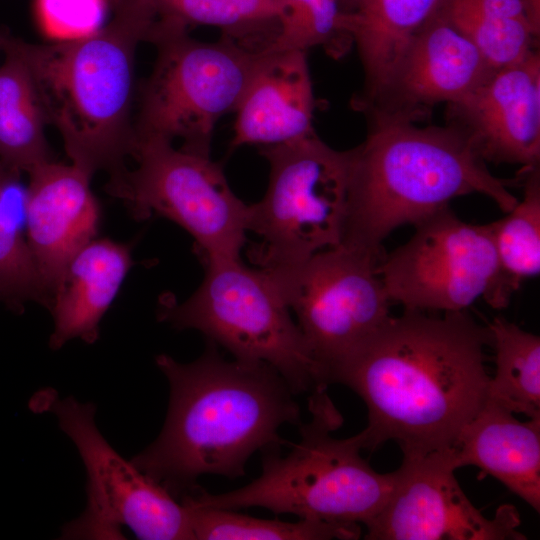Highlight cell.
<instances>
[{
  "instance_id": "3957f363",
  "label": "cell",
  "mask_w": 540,
  "mask_h": 540,
  "mask_svg": "<svg viewBox=\"0 0 540 540\" xmlns=\"http://www.w3.org/2000/svg\"><path fill=\"white\" fill-rule=\"evenodd\" d=\"M114 16L84 36L29 43L0 32V51L27 66L48 124L71 163L91 177L116 174L134 144L132 102L136 49L149 42L156 14L146 0H113Z\"/></svg>"
},
{
  "instance_id": "7402d4cb",
  "label": "cell",
  "mask_w": 540,
  "mask_h": 540,
  "mask_svg": "<svg viewBox=\"0 0 540 540\" xmlns=\"http://www.w3.org/2000/svg\"><path fill=\"white\" fill-rule=\"evenodd\" d=\"M523 171V197L504 217L489 223L497 276L486 303L494 309L507 307L522 283L540 273V170Z\"/></svg>"
},
{
  "instance_id": "ba28073f",
  "label": "cell",
  "mask_w": 540,
  "mask_h": 540,
  "mask_svg": "<svg viewBox=\"0 0 540 540\" xmlns=\"http://www.w3.org/2000/svg\"><path fill=\"white\" fill-rule=\"evenodd\" d=\"M151 44L157 56L141 88L134 144L179 140V149L210 156L217 122L235 111L264 50L223 36L199 41L167 24L157 25Z\"/></svg>"
},
{
  "instance_id": "2e32d148",
  "label": "cell",
  "mask_w": 540,
  "mask_h": 540,
  "mask_svg": "<svg viewBox=\"0 0 540 540\" xmlns=\"http://www.w3.org/2000/svg\"><path fill=\"white\" fill-rule=\"evenodd\" d=\"M28 175L26 240L40 280L52 299L70 259L96 236L100 207L90 188L91 176L72 163L51 160Z\"/></svg>"
},
{
  "instance_id": "d4e9b609",
  "label": "cell",
  "mask_w": 540,
  "mask_h": 540,
  "mask_svg": "<svg viewBox=\"0 0 540 540\" xmlns=\"http://www.w3.org/2000/svg\"><path fill=\"white\" fill-rule=\"evenodd\" d=\"M488 327L495 349V374L488 400L528 418L540 417V338L503 317Z\"/></svg>"
},
{
  "instance_id": "4fadbf2b",
  "label": "cell",
  "mask_w": 540,
  "mask_h": 540,
  "mask_svg": "<svg viewBox=\"0 0 540 540\" xmlns=\"http://www.w3.org/2000/svg\"><path fill=\"white\" fill-rule=\"evenodd\" d=\"M450 450V449H449ZM449 450L403 458L393 492L365 527L368 540H525L517 509L486 518L454 476Z\"/></svg>"
},
{
  "instance_id": "7c38bea8",
  "label": "cell",
  "mask_w": 540,
  "mask_h": 540,
  "mask_svg": "<svg viewBox=\"0 0 540 540\" xmlns=\"http://www.w3.org/2000/svg\"><path fill=\"white\" fill-rule=\"evenodd\" d=\"M413 226L410 239L377 265L392 304L450 312L486 302L497 276L489 223H467L446 207Z\"/></svg>"
},
{
  "instance_id": "ac0fdd59",
  "label": "cell",
  "mask_w": 540,
  "mask_h": 540,
  "mask_svg": "<svg viewBox=\"0 0 540 540\" xmlns=\"http://www.w3.org/2000/svg\"><path fill=\"white\" fill-rule=\"evenodd\" d=\"M449 456L455 469L476 466L540 511V417L522 422L486 399Z\"/></svg>"
},
{
  "instance_id": "8fae6325",
  "label": "cell",
  "mask_w": 540,
  "mask_h": 540,
  "mask_svg": "<svg viewBox=\"0 0 540 540\" xmlns=\"http://www.w3.org/2000/svg\"><path fill=\"white\" fill-rule=\"evenodd\" d=\"M379 261L339 245L296 268L266 272L295 312L328 385L333 371L391 316L392 302L377 273Z\"/></svg>"
},
{
  "instance_id": "9a60e30c",
  "label": "cell",
  "mask_w": 540,
  "mask_h": 540,
  "mask_svg": "<svg viewBox=\"0 0 540 540\" xmlns=\"http://www.w3.org/2000/svg\"><path fill=\"white\" fill-rule=\"evenodd\" d=\"M451 123L462 128L486 162H540V53L494 70L459 103L449 105Z\"/></svg>"
},
{
  "instance_id": "f1b7e54d",
  "label": "cell",
  "mask_w": 540,
  "mask_h": 540,
  "mask_svg": "<svg viewBox=\"0 0 540 540\" xmlns=\"http://www.w3.org/2000/svg\"><path fill=\"white\" fill-rule=\"evenodd\" d=\"M104 4L105 0H37L36 9L46 32L60 39H71L99 28Z\"/></svg>"
},
{
  "instance_id": "5bb4252c",
  "label": "cell",
  "mask_w": 540,
  "mask_h": 540,
  "mask_svg": "<svg viewBox=\"0 0 540 540\" xmlns=\"http://www.w3.org/2000/svg\"><path fill=\"white\" fill-rule=\"evenodd\" d=\"M493 71L472 42L436 9L361 111L415 122L438 103L464 100Z\"/></svg>"
},
{
  "instance_id": "484cf974",
  "label": "cell",
  "mask_w": 540,
  "mask_h": 540,
  "mask_svg": "<svg viewBox=\"0 0 540 540\" xmlns=\"http://www.w3.org/2000/svg\"><path fill=\"white\" fill-rule=\"evenodd\" d=\"M179 501L188 511L194 540H354L362 531L358 524L304 518L297 522L261 519L230 509Z\"/></svg>"
},
{
  "instance_id": "6da1fadb",
  "label": "cell",
  "mask_w": 540,
  "mask_h": 540,
  "mask_svg": "<svg viewBox=\"0 0 540 540\" xmlns=\"http://www.w3.org/2000/svg\"><path fill=\"white\" fill-rule=\"evenodd\" d=\"M487 326L467 312L409 310L388 320L332 373L331 383L356 392L368 423L362 449L388 440L403 458L446 451L487 398Z\"/></svg>"
},
{
  "instance_id": "30bf717a",
  "label": "cell",
  "mask_w": 540,
  "mask_h": 540,
  "mask_svg": "<svg viewBox=\"0 0 540 540\" xmlns=\"http://www.w3.org/2000/svg\"><path fill=\"white\" fill-rule=\"evenodd\" d=\"M30 405L58 418L87 471V508L64 528V536L115 539L125 527L143 540H194L186 507L110 446L96 427L93 404L59 398L46 389Z\"/></svg>"
},
{
  "instance_id": "83f0119b",
  "label": "cell",
  "mask_w": 540,
  "mask_h": 540,
  "mask_svg": "<svg viewBox=\"0 0 540 540\" xmlns=\"http://www.w3.org/2000/svg\"><path fill=\"white\" fill-rule=\"evenodd\" d=\"M275 1L282 11L280 30L266 50L307 52L319 46L338 58L353 44L340 0Z\"/></svg>"
},
{
  "instance_id": "1f68e13d",
  "label": "cell",
  "mask_w": 540,
  "mask_h": 540,
  "mask_svg": "<svg viewBox=\"0 0 540 540\" xmlns=\"http://www.w3.org/2000/svg\"><path fill=\"white\" fill-rule=\"evenodd\" d=\"M340 2H341V0H340Z\"/></svg>"
},
{
  "instance_id": "52a82bcc",
  "label": "cell",
  "mask_w": 540,
  "mask_h": 540,
  "mask_svg": "<svg viewBox=\"0 0 540 540\" xmlns=\"http://www.w3.org/2000/svg\"><path fill=\"white\" fill-rule=\"evenodd\" d=\"M204 265L198 289L180 304L165 298L160 320L200 331L235 359L269 364L295 394L327 388L323 370L269 275L240 258Z\"/></svg>"
},
{
  "instance_id": "f546056e",
  "label": "cell",
  "mask_w": 540,
  "mask_h": 540,
  "mask_svg": "<svg viewBox=\"0 0 540 540\" xmlns=\"http://www.w3.org/2000/svg\"><path fill=\"white\" fill-rule=\"evenodd\" d=\"M462 1L470 4L471 6L475 7L476 9L486 14L499 16V17H505V18L520 19V20H525L528 22L521 0H462Z\"/></svg>"
},
{
  "instance_id": "d6986e66",
  "label": "cell",
  "mask_w": 540,
  "mask_h": 540,
  "mask_svg": "<svg viewBox=\"0 0 540 540\" xmlns=\"http://www.w3.org/2000/svg\"><path fill=\"white\" fill-rule=\"evenodd\" d=\"M131 265L130 247L109 239H92L75 253L52 293V349L73 338L96 341L99 323Z\"/></svg>"
},
{
  "instance_id": "e0dca14e",
  "label": "cell",
  "mask_w": 540,
  "mask_h": 540,
  "mask_svg": "<svg viewBox=\"0 0 540 540\" xmlns=\"http://www.w3.org/2000/svg\"><path fill=\"white\" fill-rule=\"evenodd\" d=\"M307 52L264 50L235 109L231 148L272 146L314 133Z\"/></svg>"
},
{
  "instance_id": "4316f807",
  "label": "cell",
  "mask_w": 540,
  "mask_h": 540,
  "mask_svg": "<svg viewBox=\"0 0 540 540\" xmlns=\"http://www.w3.org/2000/svg\"><path fill=\"white\" fill-rule=\"evenodd\" d=\"M437 11L472 42L492 70L524 59L539 38L525 20L486 14L462 0H441Z\"/></svg>"
},
{
  "instance_id": "44dd1931",
  "label": "cell",
  "mask_w": 540,
  "mask_h": 540,
  "mask_svg": "<svg viewBox=\"0 0 540 540\" xmlns=\"http://www.w3.org/2000/svg\"><path fill=\"white\" fill-rule=\"evenodd\" d=\"M2 52L0 160L20 173H29L52 160L45 137L48 123L27 66L14 52Z\"/></svg>"
},
{
  "instance_id": "ffe728a7",
  "label": "cell",
  "mask_w": 540,
  "mask_h": 540,
  "mask_svg": "<svg viewBox=\"0 0 540 540\" xmlns=\"http://www.w3.org/2000/svg\"><path fill=\"white\" fill-rule=\"evenodd\" d=\"M441 0H348L346 28L356 45L364 85L353 101L361 111L379 93L405 48Z\"/></svg>"
},
{
  "instance_id": "8992f818",
  "label": "cell",
  "mask_w": 540,
  "mask_h": 540,
  "mask_svg": "<svg viewBox=\"0 0 540 540\" xmlns=\"http://www.w3.org/2000/svg\"><path fill=\"white\" fill-rule=\"evenodd\" d=\"M269 165L263 198L249 205L248 249L259 269L296 268L316 253L341 244L347 216L353 148L337 150L314 132L260 147Z\"/></svg>"
},
{
  "instance_id": "cb8c5ba5",
  "label": "cell",
  "mask_w": 540,
  "mask_h": 540,
  "mask_svg": "<svg viewBox=\"0 0 540 540\" xmlns=\"http://www.w3.org/2000/svg\"><path fill=\"white\" fill-rule=\"evenodd\" d=\"M20 175L0 160V302L17 313L30 301L51 304L27 245Z\"/></svg>"
},
{
  "instance_id": "5b68a950",
  "label": "cell",
  "mask_w": 540,
  "mask_h": 540,
  "mask_svg": "<svg viewBox=\"0 0 540 540\" xmlns=\"http://www.w3.org/2000/svg\"><path fill=\"white\" fill-rule=\"evenodd\" d=\"M308 408L311 419L299 425V442L285 457L280 456L279 447L264 450L258 478L223 494H211L199 486L181 500L230 510L263 507L277 515L365 526L391 496L397 470H373L360 455L356 435L332 437L343 417L327 388L310 393Z\"/></svg>"
},
{
  "instance_id": "603a6c76",
  "label": "cell",
  "mask_w": 540,
  "mask_h": 540,
  "mask_svg": "<svg viewBox=\"0 0 540 540\" xmlns=\"http://www.w3.org/2000/svg\"><path fill=\"white\" fill-rule=\"evenodd\" d=\"M157 20L189 28L206 25L254 51L275 41L282 11L275 0H146Z\"/></svg>"
},
{
  "instance_id": "277c9868",
  "label": "cell",
  "mask_w": 540,
  "mask_h": 540,
  "mask_svg": "<svg viewBox=\"0 0 540 540\" xmlns=\"http://www.w3.org/2000/svg\"><path fill=\"white\" fill-rule=\"evenodd\" d=\"M366 139L353 148L347 216L341 244L381 260L396 228L420 222L460 196H487L504 212L518 202L510 180L492 174L470 137L450 123L369 116Z\"/></svg>"
},
{
  "instance_id": "7a4b0ae2",
  "label": "cell",
  "mask_w": 540,
  "mask_h": 540,
  "mask_svg": "<svg viewBox=\"0 0 540 540\" xmlns=\"http://www.w3.org/2000/svg\"><path fill=\"white\" fill-rule=\"evenodd\" d=\"M170 384V401L158 438L131 461L176 499L205 474L237 478L256 451L288 444L286 423L300 425L294 392L269 364L224 359L208 341L195 361L156 357Z\"/></svg>"
},
{
  "instance_id": "9c48e42d",
  "label": "cell",
  "mask_w": 540,
  "mask_h": 540,
  "mask_svg": "<svg viewBox=\"0 0 540 540\" xmlns=\"http://www.w3.org/2000/svg\"><path fill=\"white\" fill-rule=\"evenodd\" d=\"M131 156L136 168L110 175L106 191L135 219L175 222L194 238L202 262L240 258L249 205L232 191L220 164L163 141L137 142Z\"/></svg>"
},
{
  "instance_id": "4dcf8cb0",
  "label": "cell",
  "mask_w": 540,
  "mask_h": 540,
  "mask_svg": "<svg viewBox=\"0 0 540 540\" xmlns=\"http://www.w3.org/2000/svg\"><path fill=\"white\" fill-rule=\"evenodd\" d=\"M528 22L537 35H540V0H521Z\"/></svg>"
}]
</instances>
